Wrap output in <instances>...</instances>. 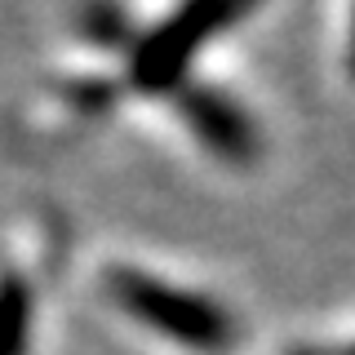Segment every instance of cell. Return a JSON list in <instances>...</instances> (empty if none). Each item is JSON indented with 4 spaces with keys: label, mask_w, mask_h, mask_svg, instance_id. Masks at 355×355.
I'll return each mask as SVG.
<instances>
[{
    "label": "cell",
    "mask_w": 355,
    "mask_h": 355,
    "mask_svg": "<svg viewBox=\"0 0 355 355\" xmlns=\"http://www.w3.org/2000/svg\"><path fill=\"white\" fill-rule=\"evenodd\" d=\"M351 80H355V31H351Z\"/></svg>",
    "instance_id": "8"
},
{
    "label": "cell",
    "mask_w": 355,
    "mask_h": 355,
    "mask_svg": "<svg viewBox=\"0 0 355 355\" xmlns=\"http://www.w3.org/2000/svg\"><path fill=\"white\" fill-rule=\"evenodd\" d=\"M107 293L138 324L155 329L160 338H169V342H178V347H187L196 355H231L244 338L236 311H227L218 297L164 284L155 275L138 271V266H111Z\"/></svg>",
    "instance_id": "1"
},
{
    "label": "cell",
    "mask_w": 355,
    "mask_h": 355,
    "mask_svg": "<svg viewBox=\"0 0 355 355\" xmlns=\"http://www.w3.org/2000/svg\"><path fill=\"white\" fill-rule=\"evenodd\" d=\"M249 9L240 0H191L142 31L129 53V89L138 94H178L187 85V67L218 31L240 22Z\"/></svg>",
    "instance_id": "2"
},
{
    "label": "cell",
    "mask_w": 355,
    "mask_h": 355,
    "mask_svg": "<svg viewBox=\"0 0 355 355\" xmlns=\"http://www.w3.org/2000/svg\"><path fill=\"white\" fill-rule=\"evenodd\" d=\"M284 355H338V351H329V347H288Z\"/></svg>",
    "instance_id": "7"
},
{
    "label": "cell",
    "mask_w": 355,
    "mask_h": 355,
    "mask_svg": "<svg viewBox=\"0 0 355 355\" xmlns=\"http://www.w3.org/2000/svg\"><path fill=\"white\" fill-rule=\"evenodd\" d=\"M173 107H178V116L187 120V129L200 138V147L209 155H218V160H227V164H240V169L262 160L258 120H253V111L240 107L227 89L187 80L173 94Z\"/></svg>",
    "instance_id": "3"
},
{
    "label": "cell",
    "mask_w": 355,
    "mask_h": 355,
    "mask_svg": "<svg viewBox=\"0 0 355 355\" xmlns=\"http://www.w3.org/2000/svg\"><path fill=\"white\" fill-rule=\"evenodd\" d=\"M76 31H80L94 49H129V53L142 36V31L133 27L129 9H120V5H85L80 14H76Z\"/></svg>",
    "instance_id": "5"
},
{
    "label": "cell",
    "mask_w": 355,
    "mask_h": 355,
    "mask_svg": "<svg viewBox=\"0 0 355 355\" xmlns=\"http://www.w3.org/2000/svg\"><path fill=\"white\" fill-rule=\"evenodd\" d=\"M116 98H120V85L107 80V76H98V80H71V85H67V103L80 107V111H107Z\"/></svg>",
    "instance_id": "6"
},
{
    "label": "cell",
    "mask_w": 355,
    "mask_h": 355,
    "mask_svg": "<svg viewBox=\"0 0 355 355\" xmlns=\"http://www.w3.org/2000/svg\"><path fill=\"white\" fill-rule=\"evenodd\" d=\"M31 315L36 297L22 271H0V355H31Z\"/></svg>",
    "instance_id": "4"
},
{
    "label": "cell",
    "mask_w": 355,
    "mask_h": 355,
    "mask_svg": "<svg viewBox=\"0 0 355 355\" xmlns=\"http://www.w3.org/2000/svg\"><path fill=\"white\" fill-rule=\"evenodd\" d=\"M338 355H355V342H351V347H342V351H338Z\"/></svg>",
    "instance_id": "9"
}]
</instances>
